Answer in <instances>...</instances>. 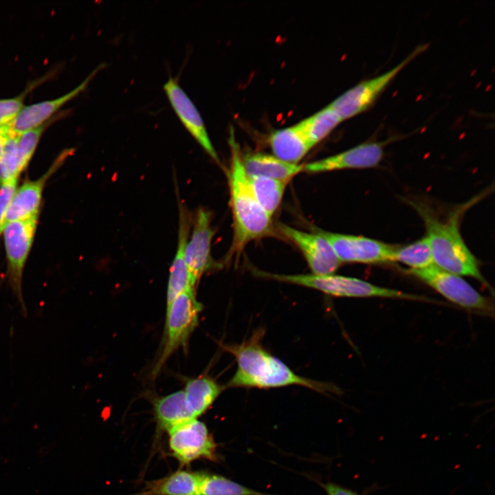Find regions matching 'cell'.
Returning <instances> with one entry per match:
<instances>
[{"mask_svg": "<svg viewBox=\"0 0 495 495\" xmlns=\"http://www.w3.org/2000/svg\"><path fill=\"white\" fill-rule=\"evenodd\" d=\"M192 222V232L186 245L185 261L195 287L201 276L214 266L211 256L214 230L211 226V214L206 209H198Z\"/></svg>", "mask_w": 495, "mask_h": 495, "instance_id": "cell-12", "label": "cell"}, {"mask_svg": "<svg viewBox=\"0 0 495 495\" xmlns=\"http://www.w3.org/2000/svg\"><path fill=\"white\" fill-rule=\"evenodd\" d=\"M18 179L0 184V236L6 225V212L9 202L17 188Z\"/></svg>", "mask_w": 495, "mask_h": 495, "instance_id": "cell-29", "label": "cell"}, {"mask_svg": "<svg viewBox=\"0 0 495 495\" xmlns=\"http://www.w3.org/2000/svg\"><path fill=\"white\" fill-rule=\"evenodd\" d=\"M410 272L432 287L450 301L466 309L490 314V301L459 276L445 271L434 264Z\"/></svg>", "mask_w": 495, "mask_h": 495, "instance_id": "cell-9", "label": "cell"}, {"mask_svg": "<svg viewBox=\"0 0 495 495\" xmlns=\"http://www.w3.org/2000/svg\"><path fill=\"white\" fill-rule=\"evenodd\" d=\"M223 347L234 356L237 362L236 371L227 384L228 388H268L298 385L319 393L336 391L333 385L297 375L264 349L254 337L241 344Z\"/></svg>", "mask_w": 495, "mask_h": 495, "instance_id": "cell-1", "label": "cell"}, {"mask_svg": "<svg viewBox=\"0 0 495 495\" xmlns=\"http://www.w3.org/2000/svg\"><path fill=\"white\" fill-rule=\"evenodd\" d=\"M428 45L416 47L404 60L387 72L363 80L336 98L329 105L343 120L365 111L394 78L416 56L425 51Z\"/></svg>", "mask_w": 495, "mask_h": 495, "instance_id": "cell-7", "label": "cell"}, {"mask_svg": "<svg viewBox=\"0 0 495 495\" xmlns=\"http://www.w3.org/2000/svg\"><path fill=\"white\" fill-rule=\"evenodd\" d=\"M228 143L230 164L228 183L233 217V239L228 256H237L251 241L270 234L272 217L255 199L248 182L242 163V153L232 127Z\"/></svg>", "mask_w": 495, "mask_h": 495, "instance_id": "cell-2", "label": "cell"}, {"mask_svg": "<svg viewBox=\"0 0 495 495\" xmlns=\"http://www.w3.org/2000/svg\"><path fill=\"white\" fill-rule=\"evenodd\" d=\"M342 120L329 106L299 122L311 147L325 138Z\"/></svg>", "mask_w": 495, "mask_h": 495, "instance_id": "cell-24", "label": "cell"}, {"mask_svg": "<svg viewBox=\"0 0 495 495\" xmlns=\"http://www.w3.org/2000/svg\"><path fill=\"white\" fill-rule=\"evenodd\" d=\"M164 89L181 122L206 153L217 163L219 158L208 135L201 115L189 97L178 85L170 78Z\"/></svg>", "mask_w": 495, "mask_h": 495, "instance_id": "cell-16", "label": "cell"}, {"mask_svg": "<svg viewBox=\"0 0 495 495\" xmlns=\"http://www.w3.org/2000/svg\"><path fill=\"white\" fill-rule=\"evenodd\" d=\"M393 261H399L411 267L419 270L434 265L432 254L427 237H424L406 246H397Z\"/></svg>", "mask_w": 495, "mask_h": 495, "instance_id": "cell-25", "label": "cell"}, {"mask_svg": "<svg viewBox=\"0 0 495 495\" xmlns=\"http://www.w3.org/2000/svg\"><path fill=\"white\" fill-rule=\"evenodd\" d=\"M72 153V149L60 153L49 169L38 179L25 182L15 190L6 209V223L38 216L47 181Z\"/></svg>", "mask_w": 495, "mask_h": 495, "instance_id": "cell-13", "label": "cell"}, {"mask_svg": "<svg viewBox=\"0 0 495 495\" xmlns=\"http://www.w3.org/2000/svg\"><path fill=\"white\" fill-rule=\"evenodd\" d=\"M248 182L258 203L272 217L281 203L288 182L258 176H248Z\"/></svg>", "mask_w": 495, "mask_h": 495, "instance_id": "cell-23", "label": "cell"}, {"mask_svg": "<svg viewBox=\"0 0 495 495\" xmlns=\"http://www.w3.org/2000/svg\"><path fill=\"white\" fill-rule=\"evenodd\" d=\"M203 472L179 470L164 478L148 483L132 495H200Z\"/></svg>", "mask_w": 495, "mask_h": 495, "instance_id": "cell-20", "label": "cell"}, {"mask_svg": "<svg viewBox=\"0 0 495 495\" xmlns=\"http://www.w3.org/2000/svg\"><path fill=\"white\" fill-rule=\"evenodd\" d=\"M324 488L329 495H359L353 491L332 483L324 484Z\"/></svg>", "mask_w": 495, "mask_h": 495, "instance_id": "cell-30", "label": "cell"}, {"mask_svg": "<svg viewBox=\"0 0 495 495\" xmlns=\"http://www.w3.org/2000/svg\"><path fill=\"white\" fill-rule=\"evenodd\" d=\"M155 418L159 430L172 428L191 419L183 390L156 399L153 402Z\"/></svg>", "mask_w": 495, "mask_h": 495, "instance_id": "cell-21", "label": "cell"}, {"mask_svg": "<svg viewBox=\"0 0 495 495\" xmlns=\"http://www.w3.org/2000/svg\"><path fill=\"white\" fill-rule=\"evenodd\" d=\"M168 447L172 455L182 465L198 459L217 461V445L206 424L194 418L170 429Z\"/></svg>", "mask_w": 495, "mask_h": 495, "instance_id": "cell-8", "label": "cell"}, {"mask_svg": "<svg viewBox=\"0 0 495 495\" xmlns=\"http://www.w3.org/2000/svg\"><path fill=\"white\" fill-rule=\"evenodd\" d=\"M26 168L19 153L15 135L8 136L0 157V184L18 179Z\"/></svg>", "mask_w": 495, "mask_h": 495, "instance_id": "cell-27", "label": "cell"}, {"mask_svg": "<svg viewBox=\"0 0 495 495\" xmlns=\"http://www.w3.org/2000/svg\"><path fill=\"white\" fill-rule=\"evenodd\" d=\"M223 390L213 379L202 376L188 380L185 386V399L194 418L204 413Z\"/></svg>", "mask_w": 495, "mask_h": 495, "instance_id": "cell-22", "label": "cell"}, {"mask_svg": "<svg viewBox=\"0 0 495 495\" xmlns=\"http://www.w3.org/2000/svg\"><path fill=\"white\" fill-rule=\"evenodd\" d=\"M331 245L340 263H380L393 261L397 245L362 236L318 231Z\"/></svg>", "mask_w": 495, "mask_h": 495, "instance_id": "cell-10", "label": "cell"}, {"mask_svg": "<svg viewBox=\"0 0 495 495\" xmlns=\"http://www.w3.org/2000/svg\"><path fill=\"white\" fill-rule=\"evenodd\" d=\"M190 226V215L188 210L180 204L177 249L170 268L166 306L185 291L194 289L185 261V248L189 238Z\"/></svg>", "mask_w": 495, "mask_h": 495, "instance_id": "cell-17", "label": "cell"}, {"mask_svg": "<svg viewBox=\"0 0 495 495\" xmlns=\"http://www.w3.org/2000/svg\"><path fill=\"white\" fill-rule=\"evenodd\" d=\"M201 309L202 305L197 300L194 289L185 291L166 307L162 344L151 373L153 377L177 349L186 346L188 338L198 324Z\"/></svg>", "mask_w": 495, "mask_h": 495, "instance_id": "cell-5", "label": "cell"}, {"mask_svg": "<svg viewBox=\"0 0 495 495\" xmlns=\"http://www.w3.org/2000/svg\"><path fill=\"white\" fill-rule=\"evenodd\" d=\"M101 68L96 69L79 85L54 99L25 106L13 122L6 126L8 136H14L44 124L55 116L67 102L85 89L91 79Z\"/></svg>", "mask_w": 495, "mask_h": 495, "instance_id": "cell-15", "label": "cell"}, {"mask_svg": "<svg viewBox=\"0 0 495 495\" xmlns=\"http://www.w3.org/2000/svg\"><path fill=\"white\" fill-rule=\"evenodd\" d=\"M7 138L8 135H6L4 129L3 128H0V157L2 155Z\"/></svg>", "mask_w": 495, "mask_h": 495, "instance_id": "cell-31", "label": "cell"}, {"mask_svg": "<svg viewBox=\"0 0 495 495\" xmlns=\"http://www.w3.org/2000/svg\"><path fill=\"white\" fill-rule=\"evenodd\" d=\"M384 142H368L340 153L302 165V171L319 173L377 166L384 156Z\"/></svg>", "mask_w": 495, "mask_h": 495, "instance_id": "cell-14", "label": "cell"}, {"mask_svg": "<svg viewBox=\"0 0 495 495\" xmlns=\"http://www.w3.org/2000/svg\"><path fill=\"white\" fill-rule=\"evenodd\" d=\"M409 204L425 224L434 264L452 274L468 276L485 283L476 258L465 245L459 232V217L466 208L455 210L443 220L424 202L410 201Z\"/></svg>", "mask_w": 495, "mask_h": 495, "instance_id": "cell-3", "label": "cell"}, {"mask_svg": "<svg viewBox=\"0 0 495 495\" xmlns=\"http://www.w3.org/2000/svg\"><path fill=\"white\" fill-rule=\"evenodd\" d=\"M50 76L51 73L29 82L23 91L16 96L0 99V128L7 126L13 122L25 106L24 101L28 94Z\"/></svg>", "mask_w": 495, "mask_h": 495, "instance_id": "cell-28", "label": "cell"}, {"mask_svg": "<svg viewBox=\"0 0 495 495\" xmlns=\"http://www.w3.org/2000/svg\"><path fill=\"white\" fill-rule=\"evenodd\" d=\"M269 144L275 157L294 164H298L311 148L299 123L274 131Z\"/></svg>", "mask_w": 495, "mask_h": 495, "instance_id": "cell-19", "label": "cell"}, {"mask_svg": "<svg viewBox=\"0 0 495 495\" xmlns=\"http://www.w3.org/2000/svg\"><path fill=\"white\" fill-rule=\"evenodd\" d=\"M278 230L302 253L312 274H333L340 261L331 245L318 232H307L288 225L279 223Z\"/></svg>", "mask_w": 495, "mask_h": 495, "instance_id": "cell-11", "label": "cell"}, {"mask_svg": "<svg viewBox=\"0 0 495 495\" xmlns=\"http://www.w3.org/2000/svg\"><path fill=\"white\" fill-rule=\"evenodd\" d=\"M38 216L6 223L3 230L7 261V274L12 291L22 309L27 311L23 297L22 282L24 267L32 248Z\"/></svg>", "mask_w": 495, "mask_h": 495, "instance_id": "cell-6", "label": "cell"}, {"mask_svg": "<svg viewBox=\"0 0 495 495\" xmlns=\"http://www.w3.org/2000/svg\"><path fill=\"white\" fill-rule=\"evenodd\" d=\"M242 163L248 176L268 177L289 182L302 171V166L285 162L274 155L260 152L242 155Z\"/></svg>", "mask_w": 495, "mask_h": 495, "instance_id": "cell-18", "label": "cell"}, {"mask_svg": "<svg viewBox=\"0 0 495 495\" xmlns=\"http://www.w3.org/2000/svg\"><path fill=\"white\" fill-rule=\"evenodd\" d=\"M260 277L317 289L340 297H384L406 300H424L423 297L399 290L382 287L366 281L336 274H277L256 271Z\"/></svg>", "mask_w": 495, "mask_h": 495, "instance_id": "cell-4", "label": "cell"}, {"mask_svg": "<svg viewBox=\"0 0 495 495\" xmlns=\"http://www.w3.org/2000/svg\"><path fill=\"white\" fill-rule=\"evenodd\" d=\"M200 495H265L224 476L203 472Z\"/></svg>", "mask_w": 495, "mask_h": 495, "instance_id": "cell-26", "label": "cell"}]
</instances>
